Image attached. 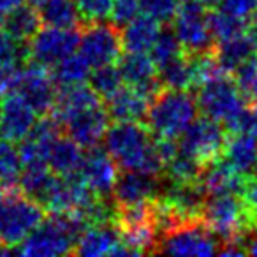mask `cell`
<instances>
[{
  "label": "cell",
  "instance_id": "obj_1",
  "mask_svg": "<svg viewBox=\"0 0 257 257\" xmlns=\"http://www.w3.org/2000/svg\"><path fill=\"white\" fill-rule=\"evenodd\" d=\"M104 150L120 169L162 175V159L154 134L140 121H114L104 134Z\"/></svg>",
  "mask_w": 257,
  "mask_h": 257
},
{
  "label": "cell",
  "instance_id": "obj_2",
  "mask_svg": "<svg viewBox=\"0 0 257 257\" xmlns=\"http://www.w3.org/2000/svg\"><path fill=\"white\" fill-rule=\"evenodd\" d=\"M88 227L78 213H50L16 245L27 257H58L74 252L79 236Z\"/></svg>",
  "mask_w": 257,
  "mask_h": 257
},
{
  "label": "cell",
  "instance_id": "obj_3",
  "mask_svg": "<svg viewBox=\"0 0 257 257\" xmlns=\"http://www.w3.org/2000/svg\"><path fill=\"white\" fill-rule=\"evenodd\" d=\"M199 107L196 95L189 90L162 88L152 99L147 111V127L154 138L178 140L197 118Z\"/></svg>",
  "mask_w": 257,
  "mask_h": 257
},
{
  "label": "cell",
  "instance_id": "obj_4",
  "mask_svg": "<svg viewBox=\"0 0 257 257\" xmlns=\"http://www.w3.org/2000/svg\"><path fill=\"white\" fill-rule=\"evenodd\" d=\"M201 222L220 243L232 239L248 243L253 232V225L238 194L206 196L201 210Z\"/></svg>",
  "mask_w": 257,
  "mask_h": 257
},
{
  "label": "cell",
  "instance_id": "obj_5",
  "mask_svg": "<svg viewBox=\"0 0 257 257\" xmlns=\"http://www.w3.org/2000/svg\"><path fill=\"white\" fill-rule=\"evenodd\" d=\"M43 218L44 208L37 201L20 192L18 187L9 189L0 199V241L16 246Z\"/></svg>",
  "mask_w": 257,
  "mask_h": 257
},
{
  "label": "cell",
  "instance_id": "obj_6",
  "mask_svg": "<svg viewBox=\"0 0 257 257\" xmlns=\"http://www.w3.org/2000/svg\"><path fill=\"white\" fill-rule=\"evenodd\" d=\"M196 102L204 116L220 121L222 125L246 106L245 97L229 72H222L201 85L197 88Z\"/></svg>",
  "mask_w": 257,
  "mask_h": 257
},
{
  "label": "cell",
  "instance_id": "obj_7",
  "mask_svg": "<svg viewBox=\"0 0 257 257\" xmlns=\"http://www.w3.org/2000/svg\"><path fill=\"white\" fill-rule=\"evenodd\" d=\"M208 15L210 11L203 8L197 0L180 2L178 9L173 16L175 20L173 30H175L185 53H201V51L213 50L215 39L210 29Z\"/></svg>",
  "mask_w": 257,
  "mask_h": 257
},
{
  "label": "cell",
  "instance_id": "obj_8",
  "mask_svg": "<svg viewBox=\"0 0 257 257\" xmlns=\"http://www.w3.org/2000/svg\"><path fill=\"white\" fill-rule=\"evenodd\" d=\"M227 131L224 125L208 116L196 118L180 136V148L203 166L217 161L224 154Z\"/></svg>",
  "mask_w": 257,
  "mask_h": 257
},
{
  "label": "cell",
  "instance_id": "obj_9",
  "mask_svg": "<svg viewBox=\"0 0 257 257\" xmlns=\"http://www.w3.org/2000/svg\"><path fill=\"white\" fill-rule=\"evenodd\" d=\"M121 37L120 29L113 23L90 22L85 30L79 34L78 53L88 62L90 67L114 64L121 57Z\"/></svg>",
  "mask_w": 257,
  "mask_h": 257
},
{
  "label": "cell",
  "instance_id": "obj_10",
  "mask_svg": "<svg viewBox=\"0 0 257 257\" xmlns=\"http://www.w3.org/2000/svg\"><path fill=\"white\" fill-rule=\"evenodd\" d=\"M220 241L203 225V222H190L166 232L159 238V253L169 255H215L218 252Z\"/></svg>",
  "mask_w": 257,
  "mask_h": 257
},
{
  "label": "cell",
  "instance_id": "obj_11",
  "mask_svg": "<svg viewBox=\"0 0 257 257\" xmlns=\"http://www.w3.org/2000/svg\"><path fill=\"white\" fill-rule=\"evenodd\" d=\"M11 93H18L37 114L43 116L53 107L57 99V85L51 78L50 69L29 60L20 69Z\"/></svg>",
  "mask_w": 257,
  "mask_h": 257
},
{
  "label": "cell",
  "instance_id": "obj_12",
  "mask_svg": "<svg viewBox=\"0 0 257 257\" xmlns=\"http://www.w3.org/2000/svg\"><path fill=\"white\" fill-rule=\"evenodd\" d=\"M78 29H39L29 41V60L51 69L57 62L78 51Z\"/></svg>",
  "mask_w": 257,
  "mask_h": 257
},
{
  "label": "cell",
  "instance_id": "obj_13",
  "mask_svg": "<svg viewBox=\"0 0 257 257\" xmlns=\"http://www.w3.org/2000/svg\"><path fill=\"white\" fill-rule=\"evenodd\" d=\"M95 194L90 190L79 173L69 176L55 175L44 194L41 206L50 213H76L81 211Z\"/></svg>",
  "mask_w": 257,
  "mask_h": 257
},
{
  "label": "cell",
  "instance_id": "obj_14",
  "mask_svg": "<svg viewBox=\"0 0 257 257\" xmlns=\"http://www.w3.org/2000/svg\"><path fill=\"white\" fill-rule=\"evenodd\" d=\"M161 189L162 180H159V176L123 169V173H118L111 196L118 208L134 206V204L152 203L159 196Z\"/></svg>",
  "mask_w": 257,
  "mask_h": 257
},
{
  "label": "cell",
  "instance_id": "obj_15",
  "mask_svg": "<svg viewBox=\"0 0 257 257\" xmlns=\"http://www.w3.org/2000/svg\"><path fill=\"white\" fill-rule=\"evenodd\" d=\"M76 255L83 257H100V255H121L128 257L127 246L121 243L120 232L114 222L107 224H95L88 225L79 236L78 243L74 246Z\"/></svg>",
  "mask_w": 257,
  "mask_h": 257
},
{
  "label": "cell",
  "instance_id": "obj_16",
  "mask_svg": "<svg viewBox=\"0 0 257 257\" xmlns=\"http://www.w3.org/2000/svg\"><path fill=\"white\" fill-rule=\"evenodd\" d=\"M62 127L67 128L69 138L81 148H93L104 140V134L109 127V114L106 107L99 104L72 114Z\"/></svg>",
  "mask_w": 257,
  "mask_h": 257
},
{
  "label": "cell",
  "instance_id": "obj_17",
  "mask_svg": "<svg viewBox=\"0 0 257 257\" xmlns=\"http://www.w3.org/2000/svg\"><path fill=\"white\" fill-rule=\"evenodd\" d=\"M118 60H120L118 69L127 85L141 88L150 99H154L162 90L159 81V67L152 60L148 51H127Z\"/></svg>",
  "mask_w": 257,
  "mask_h": 257
},
{
  "label": "cell",
  "instance_id": "obj_18",
  "mask_svg": "<svg viewBox=\"0 0 257 257\" xmlns=\"http://www.w3.org/2000/svg\"><path fill=\"white\" fill-rule=\"evenodd\" d=\"M88 150L90 152L83 159L79 175L95 196H111V190H113V185L118 176L116 162L99 145L88 148Z\"/></svg>",
  "mask_w": 257,
  "mask_h": 257
},
{
  "label": "cell",
  "instance_id": "obj_19",
  "mask_svg": "<svg viewBox=\"0 0 257 257\" xmlns=\"http://www.w3.org/2000/svg\"><path fill=\"white\" fill-rule=\"evenodd\" d=\"M37 120V113L18 93H6L0 116V136L13 143L22 141Z\"/></svg>",
  "mask_w": 257,
  "mask_h": 257
},
{
  "label": "cell",
  "instance_id": "obj_20",
  "mask_svg": "<svg viewBox=\"0 0 257 257\" xmlns=\"http://www.w3.org/2000/svg\"><path fill=\"white\" fill-rule=\"evenodd\" d=\"M152 99L141 88L133 85L120 86L106 99V111L113 121H141L147 116Z\"/></svg>",
  "mask_w": 257,
  "mask_h": 257
},
{
  "label": "cell",
  "instance_id": "obj_21",
  "mask_svg": "<svg viewBox=\"0 0 257 257\" xmlns=\"http://www.w3.org/2000/svg\"><path fill=\"white\" fill-rule=\"evenodd\" d=\"M246 175L229 164L224 157L210 162L203 168L199 183L206 196L215 194H239Z\"/></svg>",
  "mask_w": 257,
  "mask_h": 257
},
{
  "label": "cell",
  "instance_id": "obj_22",
  "mask_svg": "<svg viewBox=\"0 0 257 257\" xmlns=\"http://www.w3.org/2000/svg\"><path fill=\"white\" fill-rule=\"evenodd\" d=\"M29 62V44L0 30V92L11 93L20 69Z\"/></svg>",
  "mask_w": 257,
  "mask_h": 257
},
{
  "label": "cell",
  "instance_id": "obj_23",
  "mask_svg": "<svg viewBox=\"0 0 257 257\" xmlns=\"http://www.w3.org/2000/svg\"><path fill=\"white\" fill-rule=\"evenodd\" d=\"M83 148L71 138L60 136L51 143L46 155V166L51 173L58 176H69L79 173L83 166Z\"/></svg>",
  "mask_w": 257,
  "mask_h": 257
},
{
  "label": "cell",
  "instance_id": "obj_24",
  "mask_svg": "<svg viewBox=\"0 0 257 257\" xmlns=\"http://www.w3.org/2000/svg\"><path fill=\"white\" fill-rule=\"evenodd\" d=\"M30 4L37 9L41 22L48 27L76 29L83 23L74 0H36Z\"/></svg>",
  "mask_w": 257,
  "mask_h": 257
},
{
  "label": "cell",
  "instance_id": "obj_25",
  "mask_svg": "<svg viewBox=\"0 0 257 257\" xmlns=\"http://www.w3.org/2000/svg\"><path fill=\"white\" fill-rule=\"evenodd\" d=\"M159 30H161L159 22L145 15H138L127 25L121 27V46H123L125 51H150Z\"/></svg>",
  "mask_w": 257,
  "mask_h": 257
},
{
  "label": "cell",
  "instance_id": "obj_26",
  "mask_svg": "<svg viewBox=\"0 0 257 257\" xmlns=\"http://www.w3.org/2000/svg\"><path fill=\"white\" fill-rule=\"evenodd\" d=\"M222 157L236 169L248 175L257 168V138L246 134H231L227 136Z\"/></svg>",
  "mask_w": 257,
  "mask_h": 257
},
{
  "label": "cell",
  "instance_id": "obj_27",
  "mask_svg": "<svg viewBox=\"0 0 257 257\" xmlns=\"http://www.w3.org/2000/svg\"><path fill=\"white\" fill-rule=\"evenodd\" d=\"M41 16L37 9L30 6H18L13 11L6 13L4 23H2V30L9 36L16 37L20 41H27L29 43L32 36L41 29Z\"/></svg>",
  "mask_w": 257,
  "mask_h": 257
},
{
  "label": "cell",
  "instance_id": "obj_28",
  "mask_svg": "<svg viewBox=\"0 0 257 257\" xmlns=\"http://www.w3.org/2000/svg\"><path fill=\"white\" fill-rule=\"evenodd\" d=\"M213 53L222 71L231 74L239 64H243L246 58L252 57L253 50L246 36L241 34V36L232 37V39L218 41L217 46H213Z\"/></svg>",
  "mask_w": 257,
  "mask_h": 257
},
{
  "label": "cell",
  "instance_id": "obj_29",
  "mask_svg": "<svg viewBox=\"0 0 257 257\" xmlns=\"http://www.w3.org/2000/svg\"><path fill=\"white\" fill-rule=\"evenodd\" d=\"M90 71L92 67L88 65V62L76 51V53L62 58L51 67V78H53L55 85L64 88V86L85 83L90 76Z\"/></svg>",
  "mask_w": 257,
  "mask_h": 257
},
{
  "label": "cell",
  "instance_id": "obj_30",
  "mask_svg": "<svg viewBox=\"0 0 257 257\" xmlns=\"http://www.w3.org/2000/svg\"><path fill=\"white\" fill-rule=\"evenodd\" d=\"M203 168L204 166L201 162H197L194 157L185 154L182 148H178V152L164 164L162 175L166 176L168 182L173 183H194L199 182Z\"/></svg>",
  "mask_w": 257,
  "mask_h": 257
},
{
  "label": "cell",
  "instance_id": "obj_31",
  "mask_svg": "<svg viewBox=\"0 0 257 257\" xmlns=\"http://www.w3.org/2000/svg\"><path fill=\"white\" fill-rule=\"evenodd\" d=\"M190 67V88H199L211 78L222 74V67L215 58L213 50L201 51V53H187Z\"/></svg>",
  "mask_w": 257,
  "mask_h": 257
},
{
  "label": "cell",
  "instance_id": "obj_32",
  "mask_svg": "<svg viewBox=\"0 0 257 257\" xmlns=\"http://www.w3.org/2000/svg\"><path fill=\"white\" fill-rule=\"evenodd\" d=\"M159 81L162 88L190 90V67L187 53L159 67Z\"/></svg>",
  "mask_w": 257,
  "mask_h": 257
},
{
  "label": "cell",
  "instance_id": "obj_33",
  "mask_svg": "<svg viewBox=\"0 0 257 257\" xmlns=\"http://www.w3.org/2000/svg\"><path fill=\"white\" fill-rule=\"evenodd\" d=\"M88 83L97 95L107 99L120 86H123V76H121L118 65L106 64V65H99V67H93V71H90Z\"/></svg>",
  "mask_w": 257,
  "mask_h": 257
},
{
  "label": "cell",
  "instance_id": "obj_34",
  "mask_svg": "<svg viewBox=\"0 0 257 257\" xmlns=\"http://www.w3.org/2000/svg\"><path fill=\"white\" fill-rule=\"evenodd\" d=\"M22 173L20 152L13 141L0 140V183L8 189L16 187Z\"/></svg>",
  "mask_w": 257,
  "mask_h": 257
},
{
  "label": "cell",
  "instance_id": "obj_35",
  "mask_svg": "<svg viewBox=\"0 0 257 257\" xmlns=\"http://www.w3.org/2000/svg\"><path fill=\"white\" fill-rule=\"evenodd\" d=\"M148 53H150L152 60L157 64V67H161V65L178 58L180 55H183L185 51H183V48H182V44H180L178 37H176L175 30L161 29Z\"/></svg>",
  "mask_w": 257,
  "mask_h": 257
},
{
  "label": "cell",
  "instance_id": "obj_36",
  "mask_svg": "<svg viewBox=\"0 0 257 257\" xmlns=\"http://www.w3.org/2000/svg\"><path fill=\"white\" fill-rule=\"evenodd\" d=\"M210 20V29L213 34V39L217 41H225V39H232V37H238L241 34H245V27H246V20L236 18L231 16L224 11H215L208 15Z\"/></svg>",
  "mask_w": 257,
  "mask_h": 257
},
{
  "label": "cell",
  "instance_id": "obj_37",
  "mask_svg": "<svg viewBox=\"0 0 257 257\" xmlns=\"http://www.w3.org/2000/svg\"><path fill=\"white\" fill-rule=\"evenodd\" d=\"M231 76L234 78L241 95L245 97V100L248 102L250 95H252L253 90L257 88V53H253L252 57L246 58L243 64H239L238 67L231 72Z\"/></svg>",
  "mask_w": 257,
  "mask_h": 257
},
{
  "label": "cell",
  "instance_id": "obj_38",
  "mask_svg": "<svg viewBox=\"0 0 257 257\" xmlns=\"http://www.w3.org/2000/svg\"><path fill=\"white\" fill-rule=\"evenodd\" d=\"M224 125L227 134H246L257 138V109H253L252 106H245Z\"/></svg>",
  "mask_w": 257,
  "mask_h": 257
},
{
  "label": "cell",
  "instance_id": "obj_39",
  "mask_svg": "<svg viewBox=\"0 0 257 257\" xmlns=\"http://www.w3.org/2000/svg\"><path fill=\"white\" fill-rule=\"evenodd\" d=\"M178 6L180 0H140V11L159 23L171 22Z\"/></svg>",
  "mask_w": 257,
  "mask_h": 257
},
{
  "label": "cell",
  "instance_id": "obj_40",
  "mask_svg": "<svg viewBox=\"0 0 257 257\" xmlns=\"http://www.w3.org/2000/svg\"><path fill=\"white\" fill-rule=\"evenodd\" d=\"M76 8H78L81 20L86 23L90 22H104L109 18L111 6L113 0H74Z\"/></svg>",
  "mask_w": 257,
  "mask_h": 257
},
{
  "label": "cell",
  "instance_id": "obj_41",
  "mask_svg": "<svg viewBox=\"0 0 257 257\" xmlns=\"http://www.w3.org/2000/svg\"><path fill=\"white\" fill-rule=\"evenodd\" d=\"M239 197H241L243 204H245V210L253 225V232H255L257 231V168L246 175L245 183L241 187V192H239Z\"/></svg>",
  "mask_w": 257,
  "mask_h": 257
},
{
  "label": "cell",
  "instance_id": "obj_42",
  "mask_svg": "<svg viewBox=\"0 0 257 257\" xmlns=\"http://www.w3.org/2000/svg\"><path fill=\"white\" fill-rule=\"evenodd\" d=\"M140 0H113L109 11V20L114 27L121 29L127 25L131 20L140 15Z\"/></svg>",
  "mask_w": 257,
  "mask_h": 257
},
{
  "label": "cell",
  "instance_id": "obj_43",
  "mask_svg": "<svg viewBox=\"0 0 257 257\" xmlns=\"http://www.w3.org/2000/svg\"><path fill=\"white\" fill-rule=\"evenodd\" d=\"M218 9L231 16L241 20H248L257 9V0H220Z\"/></svg>",
  "mask_w": 257,
  "mask_h": 257
},
{
  "label": "cell",
  "instance_id": "obj_44",
  "mask_svg": "<svg viewBox=\"0 0 257 257\" xmlns=\"http://www.w3.org/2000/svg\"><path fill=\"white\" fill-rule=\"evenodd\" d=\"M245 36H246V39H248V43L252 44L253 53H257V16L250 20V22L246 20Z\"/></svg>",
  "mask_w": 257,
  "mask_h": 257
},
{
  "label": "cell",
  "instance_id": "obj_45",
  "mask_svg": "<svg viewBox=\"0 0 257 257\" xmlns=\"http://www.w3.org/2000/svg\"><path fill=\"white\" fill-rule=\"evenodd\" d=\"M22 4H25V0H0V11L6 15V13L13 11V9Z\"/></svg>",
  "mask_w": 257,
  "mask_h": 257
},
{
  "label": "cell",
  "instance_id": "obj_46",
  "mask_svg": "<svg viewBox=\"0 0 257 257\" xmlns=\"http://www.w3.org/2000/svg\"><path fill=\"white\" fill-rule=\"evenodd\" d=\"M246 252L257 257V231L252 232V236L248 238V243H246Z\"/></svg>",
  "mask_w": 257,
  "mask_h": 257
},
{
  "label": "cell",
  "instance_id": "obj_47",
  "mask_svg": "<svg viewBox=\"0 0 257 257\" xmlns=\"http://www.w3.org/2000/svg\"><path fill=\"white\" fill-rule=\"evenodd\" d=\"M203 8H206L208 11L210 9H215V8H218V4H220V0H197Z\"/></svg>",
  "mask_w": 257,
  "mask_h": 257
},
{
  "label": "cell",
  "instance_id": "obj_48",
  "mask_svg": "<svg viewBox=\"0 0 257 257\" xmlns=\"http://www.w3.org/2000/svg\"><path fill=\"white\" fill-rule=\"evenodd\" d=\"M248 102H250V106H252L253 109H257V88L253 90V93H252V95H250Z\"/></svg>",
  "mask_w": 257,
  "mask_h": 257
},
{
  "label": "cell",
  "instance_id": "obj_49",
  "mask_svg": "<svg viewBox=\"0 0 257 257\" xmlns=\"http://www.w3.org/2000/svg\"><path fill=\"white\" fill-rule=\"evenodd\" d=\"M13 189H15V187H13ZM8 187H4V185H2V183H0V199H2V197H4L6 196V194H8Z\"/></svg>",
  "mask_w": 257,
  "mask_h": 257
},
{
  "label": "cell",
  "instance_id": "obj_50",
  "mask_svg": "<svg viewBox=\"0 0 257 257\" xmlns=\"http://www.w3.org/2000/svg\"><path fill=\"white\" fill-rule=\"evenodd\" d=\"M4 13H2V11H0V30H2V23H4Z\"/></svg>",
  "mask_w": 257,
  "mask_h": 257
},
{
  "label": "cell",
  "instance_id": "obj_51",
  "mask_svg": "<svg viewBox=\"0 0 257 257\" xmlns=\"http://www.w3.org/2000/svg\"><path fill=\"white\" fill-rule=\"evenodd\" d=\"M2 95H4V93L0 92V116H2V102H4V99H2Z\"/></svg>",
  "mask_w": 257,
  "mask_h": 257
},
{
  "label": "cell",
  "instance_id": "obj_52",
  "mask_svg": "<svg viewBox=\"0 0 257 257\" xmlns=\"http://www.w3.org/2000/svg\"><path fill=\"white\" fill-rule=\"evenodd\" d=\"M30 2H36V0H30Z\"/></svg>",
  "mask_w": 257,
  "mask_h": 257
},
{
  "label": "cell",
  "instance_id": "obj_53",
  "mask_svg": "<svg viewBox=\"0 0 257 257\" xmlns=\"http://www.w3.org/2000/svg\"><path fill=\"white\" fill-rule=\"evenodd\" d=\"M180 2H183V0H180Z\"/></svg>",
  "mask_w": 257,
  "mask_h": 257
}]
</instances>
